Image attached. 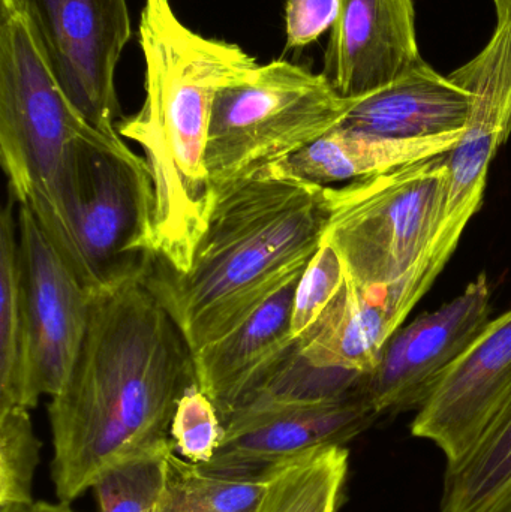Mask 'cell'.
<instances>
[{
	"instance_id": "cell-12",
	"label": "cell",
	"mask_w": 511,
	"mask_h": 512,
	"mask_svg": "<svg viewBox=\"0 0 511 512\" xmlns=\"http://www.w3.org/2000/svg\"><path fill=\"white\" fill-rule=\"evenodd\" d=\"M511 400V309L492 319L447 370L411 423V435L432 442L446 465L464 459Z\"/></svg>"
},
{
	"instance_id": "cell-23",
	"label": "cell",
	"mask_w": 511,
	"mask_h": 512,
	"mask_svg": "<svg viewBox=\"0 0 511 512\" xmlns=\"http://www.w3.org/2000/svg\"><path fill=\"white\" fill-rule=\"evenodd\" d=\"M173 462L188 489L216 512H255L270 481L284 463L258 474H216L186 462L174 451Z\"/></svg>"
},
{
	"instance_id": "cell-4",
	"label": "cell",
	"mask_w": 511,
	"mask_h": 512,
	"mask_svg": "<svg viewBox=\"0 0 511 512\" xmlns=\"http://www.w3.org/2000/svg\"><path fill=\"white\" fill-rule=\"evenodd\" d=\"M96 131L60 89L14 0H0V161L47 239L62 221L75 150Z\"/></svg>"
},
{
	"instance_id": "cell-3",
	"label": "cell",
	"mask_w": 511,
	"mask_h": 512,
	"mask_svg": "<svg viewBox=\"0 0 511 512\" xmlns=\"http://www.w3.org/2000/svg\"><path fill=\"white\" fill-rule=\"evenodd\" d=\"M138 44L146 98L137 114L119 120L117 132L146 155L155 261L185 273L216 200L206 167L213 104L258 63L240 45L189 29L170 0H144Z\"/></svg>"
},
{
	"instance_id": "cell-26",
	"label": "cell",
	"mask_w": 511,
	"mask_h": 512,
	"mask_svg": "<svg viewBox=\"0 0 511 512\" xmlns=\"http://www.w3.org/2000/svg\"><path fill=\"white\" fill-rule=\"evenodd\" d=\"M345 282L347 273L338 252L329 243L323 242L306 265L297 285L291 316L293 339L302 336L318 321L344 288Z\"/></svg>"
},
{
	"instance_id": "cell-11",
	"label": "cell",
	"mask_w": 511,
	"mask_h": 512,
	"mask_svg": "<svg viewBox=\"0 0 511 512\" xmlns=\"http://www.w3.org/2000/svg\"><path fill=\"white\" fill-rule=\"evenodd\" d=\"M491 315V283L480 273L458 297L398 328L366 379V396L377 414L419 411L447 370L485 331Z\"/></svg>"
},
{
	"instance_id": "cell-17",
	"label": "cell",
	"mask_w": 511,
	"mask_h": 512,
	"mask_svg": "<svg viewBox=\"0 0 511 512\" xmlns=\"http://www.w3.org/2000/svg\"><path fill=\"white\" fill-rule=\"evenodd\" d=\"M402 324L389 289L363 292L347 279L318 321L294 342L312 366L371 375Z\"/></svg>"
},
{
	"instance_id": "cell-7",
	"label": "cell",
	"mask_w": 511,
	"mask_h": 512,
	"mask_svg": "<svg viewBox=\"0 0 511 512\" xmlns=\"http://www.w3.org/2000/svg\"><path fill=\"white\" fill-rule=\"evenodd\" d=\"M447 171L441 155L342 188L327 186L323 242L338 252L354 288L384 291L419 270L440 228Z\"/></svg>"
},
{
	"instance_id": "cell-25",
	"label": "cell",
	"mask_w": 511,
	"mask_h": 512,
	"mask_svg": "<svg viewBox=\"0 0 511 512\" xmlns=\"http://www.w3.org/2000/svg\"><path fill=\"white\" fill-rule=\"evenodd\" d=\"M224 424L212 400L198 384L191 385L180 397L171 421L174 450L186 462L206 465L212 462L224 441Z\"/></svg>"
},
{
	"instance_id": "cell-15",
	"label": "cell",
	"mask_w": 511,
	"mask_h": 512,
	"mask_svg": "<svg viewBox=\"0 0 511 512\" xmlns=\"http://www.w3.org/2000/svg\"><path fill=\"white\" fill-rule=\"evenodd\" d=\"M300 277L276 292L236 330L195 352L198 387L218 409L222 424L293 345L291 316Z\"/></svg>"
},
{
	"instance_id": "cell-27",
	"label": "cell",
	"mask_w": 511,
	"mask_h": 512,
	"mask_svg": "<svg viewBox=\"0 0 511 512\" xmlns=\"http://www.w3.org/2000/svg\"><path fill=\"white\" fill-rule=\"evenodd\" d=\"M338 11L339 0H287V50H303L318 41L327 30L332 29Z\"/></svg>"
},
{
	"instance_id": "cell-1",
	"label": "cell",
	"mask_w": 511,
	"mask_h": 512,
	"mask_svg": "<svg viewBox=\"0 0 511 512\" xmlns=\"http://www.w3.org/2000/svg\"><path fill=\"white\" fill-rule=\"evenodd\" d=\"M194 384V354L144 279L93 294L80 351L48 406L57 501L72 504L111 469L174 450L171 421Z\"/></svg>"
},
{
	"instance_id": "cell-10",
	"label": "cell",
	"mask_w": 511,
	"mask_h": 512,
	"mask_svg": "<svg viewBox=\"0 0 511 512\" xmlns=\"http://www.w3.org/2000/svg\"><path fill=\"white\" fill-rule=\"evenodd\" d=\"M495 27L477 56L449 74L471 93L464 135L446 153L447 177L441 227L464 233L485 200L489 168L511 135V0H492Z\"/></svg>"
},
{
	"instance_id": "cell-18",
	"label": "cell",
	"mask_w": 511,
	"mask_h": 512,
	"mask_svg": "<svg viewBox=\"0 0 511 512\" xmlns=\"http://www.w3.org/2000/svg\"><path fill=\"white\" fill-rule=\"evenodd\" d=\"M465 131V129H464ZM464 131L432 138H389L338 128L296 155L275 164L279 170L315 185L369 179L423 159L452 152Z\"/></svg>"
},
{
	"instance_id": "cell-6",
	"label": "cell",
	"mask_w": 511,
	"mask_h": 512,
	"mask_svg": "<svg viewBox=\"0 0 511 512\" xmlns=\"http://www.w3.org/2000/svg\"><path fill=\"white\" fill-rule=\"evenodd\" d=\"M359 99L326 75L273 60L216 96L206 167L213 194L279 164L338 128Z\"/></svg>"
},
{
	"instance_id": "cell-8",
	"label": "cell",
	"mask_w": 511,
	"mask_h": 512,
	"mask_svg": "<svg viewBox=\"0 0 511 512\" xmlns=\"http://www.w3.org/2000/svg\"><path fill=\"white\" fill-rule=\"evenodd\" d=\"M14 2L72 105L102 134L120 137L114 74L132 36L126 0Z\"/></svg>"
},
{
	"instance_id": "cell-19",
	"label": "cell",
	"mask_w": 511,
	"mask_h": 512,
	"mask_svg": "<svg viewBox=\"0 0 511 512\" xmlns=\"http://www.w3.org/2000/svg\"><path fill=\"white\" fill-rule=\"evenodd\" d=\"M440 512H511V400L479 444L446 465Z\"/></svg>"
},
{
	"instance_id": "cell-24",
	"label": "cell",
	"mask_w": 511,
	"mask_h": 512,
	"mask_svg": "<svg viewBox=\"0 0 511 512\" xmlns=\"http://www.w3.org/2000/svg\"><path fill=\"white\" fill-rule=\"evenodd\" d=\"M164 457H144L102 475L92 487L99 512H156L164 484Z\"/></svg>"
},
{
	"instance_id": "cell-16",
	"label": "cell",
	"mask_w": 511,
	"mask_h": 512,
	"mask_svg": "<svg viewBox=\"0 0 511 512\" xmlns=\"http://www.w3.org/2000/svg\"><path fill=\"white\" fill-rule=\"evenodd\" d=\"M471 93L425 59L392 84L359 99L342 128L389 138H432L464 131Z\"/></svg>"
},
{
	"instance_id": "cell-2",
	"label": "cell",
	"mask_w": 511,
	"mask_h": 512,
	"mask_svg": "<svg viewBox=\"0 0 511 512\" xmlns=\"http://www.w3.org/2000/svg\"><path fill=\"white\" fill-rule=\"evenodd\" d=\"M329 216L327 186L272 165L216 195L185 273L155 261L144 283L195 354L302 276Z\"/></svg>"
},
{
	"instance_id": "cell-13",
	"label": "cell",
	"mask_w": 511,
	"mask_h": 512,
	"mask_svg": "<svg viewBox=\"0 0 511 512\" xmlns=\"http://www.w3.org/2000/svg\"><path fill=\"white\" fill-rule=\"evenodd\" d=\"M422 59L414 0H339L323 69L339 95L366 98Z\"/></svg>"
},
{
	"instance_id": "cell-28",
	"label": "cell",
	"mask_w": 511,
	"mask_h": 512,
	"mask_svg": "<svg viewBox=\"0 0 511 512\" xmlns=\"http://www.w3.org/2000/svg\"><path fill=\"white\" fill-rule=\"evenodd\" d=\"M173 451L164 457V484L156 512H216L201 502L186 486L173 462Z\"/></svg>"
},
{
	"instance_id": "cell-21",
	"label": "cell",
	"mask_w": 511,
	"mask_h": 512,
	"mask_svg": "<svg viewBox=\"0 0 511 512\" xmlns=\"http://www.w3.org/2000/svg\"><path fill=\"white\" fill-rule=\"evenodd\" d=\"M18 203L8 189L0 215V409L18 406L23 337Z\"/></svg>"
},
{
	"instance_id": "cell-5",
	"label": "cell",
	"mask_w": 511,
	"mask_h": 512,
	"mask_svg": "<svg viewBox=\"0 0 511 512\" xmlns=\"http://www.w3.org/2000/svg\"><path fill=\"white\" fill-rule=\"evenodd\" d=\"M51 246L90 295L144 279L155 262L153 185L146 159L122 137L93 132L72 158Z\"/></svg>"
},
{
	"instance_id": "cell-9",
	"label": "cell",
	"mask_w": 511,
	"mask_h": 512,
	"mask_svg": "<svg viewBox=\"0 0 511 512\" xmlns=\"http://www.w3.org/2000/svg\"><path fill=\"white\" fill-rule=\"evenodd\" d=\"M23 337L18 406L33 409L62 390L86 333L92 295L51 246L27 207L18 206Z\"/></svg>"
},
{
	"instance_id": "cell-14",
	"label": "cell",
	"mask_w": 511,
	"mask_h": 512,
	"mask_svg": "<svg viewBox=\"0 0 511 512\" xmlns=\"http://www.w3.org/2000/svg\"><path fill=\"white\" fill-rule=\"evenodd\" d=\"M380 415L366 393L338 402L294 406L225 427L212 462L216 474H258L317 448L342 445L369 429Z\"/></svg>"
},
{
	"instance_id": "cell-20",
	"label": "cell",
	"mask_w": 511,
	"mask_h": 512,
	"mask_svg": "<svg viewBox=\"0 0 511 512\" xmlns=\"http://www.w3.org/2000/svg\"><path fill=\"white\" fill-rule=\"evenodd\" d=\"M350 472L347 447L317 448L287 460L255 512H339Z\"/></svg>"
},
{
	"instance_id": "cell-22",
	"label": "cell",
	"mask_w": 511,
	"mask_h": 512,
	"mask_svg": "<svg viewBox=\"0 0 511 512\" xmlns=\"http://www.w3.org/2000/svg\"><path fill=\"white\" fill-rule=\"evenodd\" d=\"M41 442L36 438L29 409H0V512L33 507V478Z\"/></svg>"
}]
</instances>
